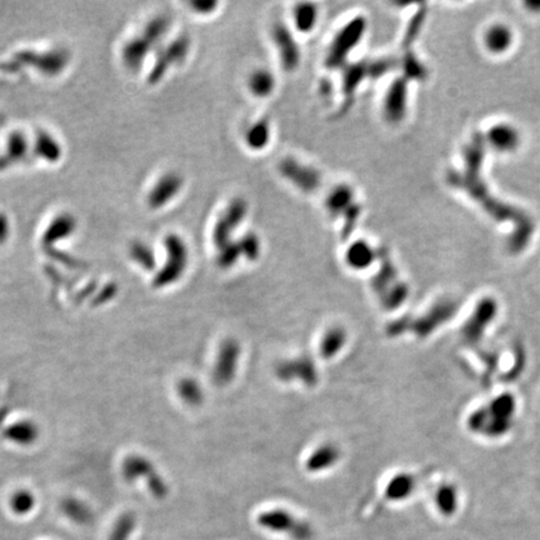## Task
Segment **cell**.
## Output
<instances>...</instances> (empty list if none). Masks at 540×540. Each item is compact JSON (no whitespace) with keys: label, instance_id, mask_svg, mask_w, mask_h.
Listing matches in <instances>:
<instances>
[{"label":"cell","instance_id":"18","mask_svg":"<svg viewBox=\"0 0 540 540\" xmlns=\"http://www.w3.org/2000/svg\"><path fill=\"white\" fill-rule=\"evenodd\" d=\"M77 228V221L73 215L60 214L49 224L47 231L44 233L43 239L48 244H52L54 241L63 239L67 236H72Z\"/></svg>","mask_w":540,"mask_h":540},{"label":"cell","instance_id":"30","mask_svg":"<svg viewBox=\"0 0 540 540\" xmlns=\"http://www.w3.org/2000/svg\"><path fill=\"white\" fill-rule=\"evenodd\" d=\"M136 527V519L131 515L123 517L114 527L109 540H129Z\"/></svg>","mask_w":540,"mask_h":540},{"label":"cell","instance_id":"7","mask_svg":"<svg viewBox=\"0 0 540 540\" xmlns=\"http://www.w3.org/2000/svg\"><path fill=\"white\" fill-rule=\"evenodd\" d=\"M279 172L284 178L288 179L290 183L305 193L315 192L321 184V177L316 169L299 163L294 158H287L282 160V163L279 164Z\"/></svg>","mask_w":540,"mask_h":540},{"label":"cell","instance_id":"6","mask_svg":"<svg viewBox=\"0 0 540 540\" xmlns=\"http://www.w3.org/2000/svg\"><path fill=\"white\" fill-rule=\"evenodd\" d=\"M248 205L246 200L234 199L226 206V211L216 221L213 231V241L218 249L231 243V234L241 226L247 215Z\"/></svg>","mask_w":540,"mask_h":540},{"label":"cell","instance_id":"31","mask_svg":"<svg viewBox=\"0 0 540 540\" xmlns=\"http://www.w3.org/2000/svg\"><path fill=\"white\" fill-rule=\"evenodd\" d=\"M241 249V255H246L248 259H257L260 254V241L255 234H247L241 238V243L238 244Z\"/></svg>","mask_w":540,"mask_h":540},{"label":"cell","instance_id":"26","mask_svg":"<svg viewBox=\"0 0 540 540\" xmlns=\"http://www.w3.org/2000/svg\"><path fill=\"white\" fill-rule=\"evenodd\" d=\"M28 149H29V143L26 134L23 131L11 133L6 142V160L4 167L26 157Z\"/></svg>","mask_w":540,"mask_h":540},{"label":"cell","instance_id":"22","mask_svg":"<svg viewBox=\"0 0 540 540\" xmlns=\"http://www.w3.org/2000/svg\"><path fill=\"white\" fill-rule=\"evenodd\" d=\"M249 89L259 98H265L272 94L275 87V78L267 69H258L249 77Z\"/></svg>","mask_w":540,"mask_h":540},{"label":"cell","instance_id":"5","mask_svg":"<svg viewBox=\"0 0 540 540\" xmlns=\"http://www.w3.org/2000/svg\"><path fill=\"white\" fill-rule=\"evenodd\" d=\"M165 248H167V264L164 265L163 270L158 274V285L173 283L185 270L188 263V249L180 236L175 234L165 238Z\"/></svg>","mask_w":540,"mask_h":540},{"label":"cell","instance_id":"10","mask_svg":"<svg viewBox=\"0 0 540 540\" xmlns=\"http://www.w3.org/2000/svg\"><path fill=\"white\" fill-rule=\"evenodd\" d=\"M273 39L283 68L287 72H293L298 68L300 62L299 48L288 28L283 24L274 26Z\"/></svg>","mask_w":540,"mask_h":540},{"label":"cell","instance_id":"11","mask_svg":"<svg viewBox=\"0 0 540 540\" xmlns=\"http://www.w3.org/2000/svg\"><path fill=\"white\" fill-rule=\"evenodd\" d=\"M182 187H183V178L179 174H164L149 192L148 204L153 209H159L162 206H165L169 202H172L179 194Z\"/></svg>","mask_w":540,"mask_h":540},{"label":"cell","instance_id":"29","mask_svg":"<svg viewBox=\"0 0 540 540\" xmlns=\"http://www.w3.org/2000/svg\"><path fill=\"white\" fill-rule=\"evenodd\" d=\"M131 258L143 268L152 269L155 264V258L152 248H149L145 243H134L131 249Z\"/></svg>","mask_w":540,"mask_h":540},{"label":"cell","instance_id":"27","mask_svg":"<svg viewBox=\"0 0 540 540\" xmlns=\"http://www.w3.org/2000/svg\"><path fill=\"white\" fill-rule=\"evenodd\" d=\"M169 26H170L169 18L165 16H155L144 28L142 37L154 48L165 37V34L168 33Z\"/></svg>","mask_w":540,"mask_h":540},{"label":"cell","instance_id":"3","mask_svg":"<svg viewBox=\"0 0 540 540\" xmlns=\"http://www.w3.org/2000/svg\"><path fill=\"white\" fill-rule=\"evenodd\" d=\"M367 29V21L363 16H357L349 21L341 32L336 34L326 55V65L329 69L344 67L348 55L362 40Z\"/></svg>","mask_w":540,"mask_h":540},{"label":"cell","instance_id":"23","mask_svg":"<svg viewBox=\"0 0 540 540\" xmlns=\"http://www.w3.org/2000/svg\"><path fill=\"white\" fill-rule=\"evenodd\" d=\"M35 152L48 162H57L62 157V147L58 140L47 131H39L35 139Z\"/></svg>","mask_w":540,"mask_h":540},{"label":"cell","instance_id":"14","mask_svg":"<svg viewBox=\"0 0 540 540\" xmlns=\"http://www.w3.org/2000/svg\"><path fill=\"white\" fill-rule=\"evenodd\" d=\"M488 142L498 152H512L519 145V133L513 126H495L489 131Z\"/></svg>","mask_w":540,"mask_h":540},{"label":"cell","instance_id":"32","mask_svg":"<svg viewBox=\"0 0 540 540\" xmlns=\"http://www.w3.org/2000/svg\"><path fill=\"white\" fill-rule=\"evenodd\" d=\"M362 214V206L353 203L352 206L344 213V226H343V236H351L354 226L357 224L358 219Z\"/></svg>","mask_w":540,"mask_h":540},{"label":"cell","instance_id":"19","mask_svg":"<svg viewBox=\"0 0 540 540\" xmlns=\"http://www.w3.org/2000/svg\"><path fill=\"white\" fill-rule=\"evenodd\" d=\"M415 489V478L410 474H399L394 477L385 489L389 502H402L410 497Z\"/></svg>","mask_w":540,"mask_h":540},{"label":"cell","instance_id":"13","mask_svg":"<svg viewBox=\"0 0 540 540\" xmlns=\"http://www.w3.org/2000/svg\"><path fill=\"white\" fill-rule=\"evenodd\" d=\"M18 58L21 60H28L34 62L38 68H40L42 72L47 74H57L64 68L67 64V54L63 52H49L45 54H33V53H19Z\"/></svg>","mask_w":540,"mask_h":540},{"label":"cell","instance_id":"36","mask_svg":"<svg viewBox=\"0 0 540 540\" xmlns=\"http://www.w3.org/2000/svg\"><path fill=\"white\" fill-rule=\"evenodd\" d=\"M190 6L193 8V11H197V13H199V14H203V16H205V14H210V13H213V11H215V8L218 6V3H215V1H204V0H202V1H193V3L190 4Z\"/></svg>","mask_w":540,"mask_h":540},{"label":"cell","instance_id":"37","mask_svg":"<svg viewBox=\"0 0 540 540\" xmlns=\"http://www.w3.org/2000/svg\"><path fill=\"white\" fill-rule=\"evenodd\" d=\"M11 234V221L4 213H0V244L6 243Z\"/></svg>","mask_w":540,"mask_h":540},{"label":"cell","instance_id":"35","mask_svg":"<svg viewBox=\"0 0 540 540\" xmlns=\"http://www.w3.org/2000/svg\"><path fill=\"white\" fill-rule=\"evenodd\" d=\"M34 505L32 494L18 493L11 500V508L19 514H26Z\"/></svg>","mask_w":540,"mask_h":540},{"label":"cell","instance_id":"24","mask_svg":"<svg viewBox=\"0 0 540 540\" xmlns=\"http://www.w3.org/2000/svg\"><path fill=\"white\" fill-rule=\"evenodd\" d=\"M318 21V9L312 3H302L294 9V23L300 33L313 31Z\"/></svg>","mask_w":540,"mask_h":540},{"label":"cell","instance_id":"15","mask_svg":"<svg viewBox=\"0 0 540 540\" xmlns=\"http://www.w3.org/2000/svg\"><path fill=\"white\" fill-rule=\"evenodd\" d=\"M153 47L143 37L133 38L123 48V60L133 70L142 67Z\"/></svg>","mask_w":540,"mask_h":540},{"label":"cell","instance_id":"33","mask_svg":"<svg viewBox=\"0 0 540 540\" xmlns=\"http://www.w3.org/2000/svg\"><path fill=\"white\" fill-rule=\"evenodd\" d=\"M395 67V62L393 59H382V60H375L372 63H368V77L373 79L383 77L384 74L388 73L390 69Z\"/></svg>","mask_w":540,"mask_h":540},{"label":"cell","instance_id":"9","mask_svg":"<svg viewBox=\"0 0 540 540\" xmlns=\"http://www.w3.org/2000/svg\"><path fill=\"white\" fill-rule=\"evenodd\" d=\"M189 48H190V42L187 37L177 38L169 44L168 47L164 48L158 55L157 63L154 65L152 73L149 74V83L155 84L163 78L164 74L168 72V69L172 65L183 62L188 55Z\"/></svg>","mask_w":540,"mask_h":540},{"label":"cell","instance_id":"4","mask_svg":"<svg viewBox=\"0 0 540 540\" xmlns=\"http://www.w3.org/2000/svg\"><path fill=\"white\" fill-rule=\"evenodd\" d=\"M498 314V304L492 298H484L478 303L463 326L462 336L468 344H475L485 336Z\"/></svg>","mask_w":540,"mask_h":540},{"label":"cell","instance_id":"1","mask_svg":"<svg viewBox=\"0 0 540 540\" xmlns=\"http://www.w3.org/2000/svg\"><path fill=\"white\" fill-rule=\"evenodd\" d=\"M517 400L512 394H500L488 404L479 407L469 414L468 429L477 436L485 438H502L513 426Z\"/></svg>","mask_w":540,"mask_h":540},{"label":"cell","instance_id":"8","mask_svg":"<svg viewBox=\"0 0 540 540\" xmlns=\"http://www.w3.org/2000/svg\"><path fill=\"white\" fill-rule=\"evenodd\" d=\"M456 303L451 299H443L430 308L423 316L415 320V333L420 336H426L436 331L438 328L451 319L456 312Z\"/></svg>","mask_w":540,"mask_h":540},{"label":"cell","instance_id":"20","mask_svg":"<svg viewBox=\"0 0 540 540\" xmlns=\"http://www.w3.org/2000/svg\"><path fill=\"white\" fill-rule=\"evenodd\" d=\"M436 509L441 514L451 517L459 505V494L453 484H441L434 497Z\"/></svg>","mask_w":540,"mask_h":540},{"label":"cell","instance_id":"28","mask_svg":"<svg viewBox=\"0 0 540 540\" xmlns=\"http://www.w3.org/2000/svg\"><path fill=\"white\" fill-rule=\"evenodd\" d=\"M270 140V126L268 121H260L253 124L246 134V143L253 150H259L268 145Z\"/></svg>","mask_w":540,"mask_h":540},{"label":"cell","instance_id":"25","mask_svg":"<svg viewBox=\"0 0 540 540\" xmlns=\"http://www.w3.org/2000/svg\"><path fill=\"white\" fill-rule=\"evenodd\" d=\"M513 40L512 32L507 26H494L485 34V44L493 53H503L510 47Z\"/></svg>","mask_w":540,"mask_h":540},{"label":"cell","instance_id":"2","mask_svg":"<svg viewBox=\"0 0 540 540\" xmlns=\"http://www.w3.org/2000/svg\"><path fill=\"white\" fill-rule=\"evenodd\" d=\"M257 523L264 531L288 540H313L314 529L285 509H269L258 515Z\"/></svg>","mask_w":540,"mask_h":540},{"label":"cell","instance_id":"12","mask_svg":"<svg viewBox=\"0 0 540 540\" xmlns=\"http://www.w3.org/2000/svg\"><path fill=\"white\" fill-rule=\"evenodd\" d=\"M407 89L408 88L405 79H397L393 84L390 85L384 103V111L389 121L398 123L405 116Z\"/></svg>","mask_w":540,"mask_h":540},{"label":"cell","instance_id":"21","mask_svg":"<svg viewBox=\"0 0 540 540\" xmlns=\"http://www.w3.org/2000/svg\"><path fill=\"white\" fill-rule=\"evenodd\" d=\"M375 259V253L367 241H356L346 252V263L354 269H365Z\"/></svg>","mask_w":540,"mask_h":540},{"label":"cell","instance_id":"34","mask_svg":"<svg viewBox=\"0 0 540 540\" xmlns=\"http://www.w3.org/2000/svg\"><path fill=\"white\" fill-rule=\"evenodd\" d=\"M404 72L407 78H423L425 74V69L423 68V65L415 59L413 54H408L405 58H404Z\"/></svg>","mask_w":540,"mask_h":540},{"label":"cell","instance_id":"16","mask_svg":"<svg viewBox=\"0 0 540 540\" xmlns=\"http://www.w3.org/2000/svg\"><path fill=\"white\" fill-rule=\"evenodd\" d=\"M368 77V63L352 64L348 65L344 74H343V93L346 97V105H351L353 101V97L357 90L359 84L362 83L363 79Z\"/></svg>","mask_w":540,"mask_h":540},{"label":"cell","instance_id":"17","mask_svg":"<svg viewBox=\"0 0 540 540\" xmlns=\"http://www.w3.org/2000/svg\"><path fill=\"white\" fill-rule=\"evenodd\" d=\"M354 203V193L348 185H338L326 198V209L333 216L344 214Z\"/></svg>","mask_w":540,"mask_h":540}]
</instances>
